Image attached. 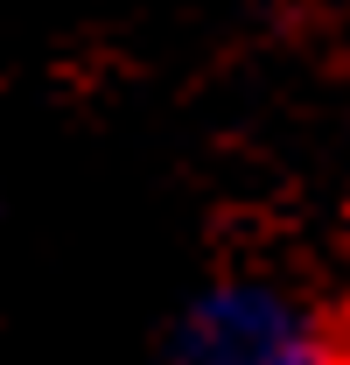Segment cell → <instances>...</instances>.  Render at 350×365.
I'll return each mask as SVG.
<instances>
[{
    "mask_svg": "<svg viewBox=\"0 0 350 365\" xmlns=\"http://www.w3.org/2000/svg\"><path fill=\"white\" fill-rule=\"evenodd\" d=\"M161 365H350V323L287 274L231 267L175 309Z\"/></svg>",
    "mask_w": 350,
    "mask_h": 365,
    "instance_id": "1",
    "label": "cell"
}]
</instances>
